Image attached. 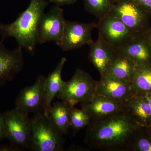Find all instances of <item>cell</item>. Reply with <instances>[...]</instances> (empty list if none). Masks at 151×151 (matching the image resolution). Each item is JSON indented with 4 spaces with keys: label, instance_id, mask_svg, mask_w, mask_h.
I'll list each match as a JSON object with an SVG mask.
<instances>
[{
    "label": "cell",
    "instance_id": "5bb4252c",
    "mask_svg": "<svg viewBox=\"0 0 151 151\" xmlns=\"http://www.w3.org/2000/svg\"><path fill=\"white\" fill-rule=\"evenodd\" d=\"M116 50L131 58L139 67L151 66V47L144 35L133 37Z\"/></svg>",
    "mask_w": 151,
    "mask_h": 151
},
{
    "label": "cell",
    "instance_id": "f546056e",
    "mask_svg": "<svg viewBox=\"0 0 151 151\" xmlns=\"http://www.w3.org/2000/svg\"><path fill=\"white\" fill-rule=\"evenodd\" d=\"M119 1V0H114V1H115V2H116L117 1Z\"/></svg>",
    "mask_w": 151,
    "mask_h": 151
},
{
    "label": "cell",
    "instance_id": "4fadbf2b",
    "mask_svg": "<svg viewBox=\"0 0 151 151\" xmlns=\"http://www.w3.org/2000/svg\"><path fill=\"white\" fill-rule=\"evenodd\" d=\"M89 46V61L99 71L101 77H106L116 49L106 42L99 34L97 40Z\"/></svg>",
    "mask_w": 151,
    "mask_h": 151
},
{
    "label": "cell",
    "instance_id": "7c38bea8",
    "mask_svg": "<svg viewBox=\"0 0 151 151\" xmlns=\"http://www.w3.org/2000/svg\"><path fill=\"white\" fill-rule=\"evenodd\" d=\"M81 108L92 120L105 118L127 111L125 102H120L96 94L91 101L81 104Z\"/></svg>",
    "mask_w": 151,
    "mask_h": 151
},
{
    "label": "cell",
    "instance_id": "8fae6325",
    "mask_svg": "<svg viewBox=\"0 0 151 151\" xmlns=\"http://www.w3.org/2000/svg\"><path fill=\"white\" fill-rule=\"evenodd\" d=\"M0 41V85L13 80L21 71L24 65L23 48L18 46L14 50H9Z\"/></svg>",
    "mask_w": 151,
    "mask_h": 151
},
{
    "label": "cell",
    "instance_id": "9a60e30c",
    "mask_svg": "<svg viewBox=\"0 0 151 151\" xmlns=\"http://www.w3.org/2000/svg\"><path fill=\"white\" fill-rule=\"evenodd\" d=\"M96 94L122 102H127L134 95L129 83L108 76L97 81Z\"/></svg>",
    "mask_w": 151,
    "mask_h": 151
},
{
    "label": "cell",
    "instance_id": "6da1fadb",
    "mask_svg": "<svg viewBox=\"0 0 151 151\" xmlns=\"http://www.w3.org/2000/svg\"><path fill=\"white\" fill-rule=\"evenodd\" d=\"M139 127L127 111L92 120L87 127L84 142L90 149L125 151Z\"/></svg>",
    "mask_w": 151,
    "mask_h": 151
},
{
    "label": "cell",
    "instance_id": "3957f363",
    "mask_svg": "<svg viewBox=\"0 0 151 151\" xmlns=\"http://www.w3.org/2000/svg\"><path fill=\"white\" fill-rule=\"evenodd\" d=\"M49 115L44 112L34 114L31 118V142L29 150L61 151L64 140Z\"/></svg>",
    "mask_w": 151,
    "mask_h": 151
},
{
    "label": "cell",
    "instance_id": "2e32d148",
    "mask_svg": "<svg viewBox=\"0 0 151 151\" xmlns=\"http://www.w3.org/2000/svg\"><path fill=\"white\" fill-rule=\"evenodd\" d=\"M138 68L131 58L116 50L106 76L131 84Z\"/></svg>",
    "mask_w": 151,
    "mask_h": 151
},
{
    "label": "cell",
    "instance_id": "d6986e66",
    "mask_svg": "<svg viewBox=\"0 0 151 151\" xmlns=\"http://www.w3.org/2000/svg\"><path fill=\"white\" fill-rule=\"evenodd\" d=\"M70 106L62 101L54 103L50 107L49 115L63 135H65L70 129Z\"/></svg>",
    "mask_w": 151,
    "mask_h": 151
},
{
    "label": "cell",
    "instance_id": "8992f818",
    "mask_svg": "<svg viewBox=\"0 0 151 151\" xmlns=\"http://www.w3.org/2000/svg\"><path fill=\"white\" fill-rule=\"evenodd\" d=\"M5 138L11 144L29 150L31 142V119L16 108L3 113Z\"/></svg>",
    "mask_w": 151,
    "mask_h": 151
},
{
    "label": "cell",
    "instance_id": "9c48e42d",
    "mask_svg": "<svg viewBox=\"0 0 151 151\" xmlns=\"http://www.w3.org/2000/svg\"><path fill=\"white\" fill-rule=\"evenodd\" d=\"M96 24L99 34L115 49L123 46L133 38L124 24L111 13L99 19Z\"/></svg>",
    "mask_w": 151,
    "mask_h": 151
},
{
    "label": "cell",
    "instance_id": "7a4b0ae2",
    "mask_svg": "<svg viewBox=\"0 0 151 151\" xmlns=\"http://www.w3.org/2000/svg\"><path fill=\"white\" fill-rule=\"evenodd\" d=\"M48 5L47 0H30L26 9L14 21L8 24L0 22L1 40L9 37L14 38L18 46L34 55L41 18Z\"/></svg>",
    "mask_w": 151,
    "mask_h": 151
},
{
    "label": "cell",
    "instance_id": "d4e9b609",
    "mask_svg": "<svg viewBox=\"0 0 151 151\" xmlns=\"http://www.w3.org/2000/svg\"><path fill=\"white\" fill-rule=\"evenodd\" d=\"M24 149L11 144L9 145H0V151H22Z\"/></svg>",
    "mask_w": 151,
    "mask_h": 151
},
{
    "label": "cell",
    "instance_id": "44dd1931",
    "mask_svg": "<svg viewBox=\"0 0 151 151\" xmlns=\"http://www.w3.org/2000/svg\"><path fill=\"white\" fill-rule=\"evenodd\" d=\"M130 86L134 94L151 93V66L138 68Z\"/></svg>",
    "mask_w": 151,
    "mask_h": 151
},
{
    "label": "cell",
    "instance_id": "484cf974",
    "mask_svg": "<svg viewBox=\"0 0 151 151\" xmlns=\"http://www.w3.org/2000/svg\"><path fill=\"white\" fill-rule=\"evenodd\" d=\"M77 0H49L50 2L54 3L57 6H60L65 5L72 4L76 2Z\"/></svg>",
    "mask_w": 151,
    "mask_h": 151
},
{
    "label": "cell",
    "instance_id": "ac0fdd59",
    "mask_svg": "<svg viewBox=\"0 0 151 151\" xmlns=\"http://www.w3.org/2000/svg\"><path fill=\"white\" fill-rule=\"evenodd\" d=\"M125 103L127 112L138 125L151 128V109L142 95L134 94Z\"/></svg>",
    "mask_w": 151,
    "mask_h": 151
},
{
    "label": "cell",
    "instance_id": "603a6c76",
    "mask_svg": "<svg viewBox=\"0 0 151 151\" xmlns=\"http://www.w3.org/2000/svg\"><path fill=\"white\" fill-rule=\"evenodd\" d=\"M114 0H84V8L98 19L111 13Z\"/></svg>",
    "mask_w": 151,
    "mask_h": 151
},
{
    "label": "cell",
    "instance_id": "e0dca14e",
    "mask_svg": "<svg viewBox=\"0 0 151 151\" xmlns=\"http://www.w3.org/2000/svg\"><path fill=\"white\" fill-rule=\"evenodd\" d=\"M66 61L65 58H62L54 70L49 74L47 78H45L43 112L47 115H49V111L51 106L52 100L62 89L64 81L61 78V73Z\"/></svg>",
    "mask_w": 151,
    "mask_h": 151
},
{
    "label": "cell",
    "instance_id": "52a82bcc",
    "mask_svg": "<svg viewBox=\"0 0 151 151\" xmlns=\"http://www.w3.org/2000/svg\"><path fill=\"white\" fill-rule=\"evenodd\" d=\"M65 20L63 11L56 5L41 18L38 32V44L53 42L58 45L64 32Z\"/></svg>",
    "mask_w": 151,
    "mask_h": 151
},
{
    "label": "cell",
    "instance_id": "ffe728a7",
    "mask_svg": "<svg viewBox=\"0 0 151 151\" xmlns=\"http://www.w3.org/2000/svg\"><path fill=\"white\" fill-rule=\"evenodd\" d=\"M125 151H151V128L138 127L133 133Z\"/></svg>",
    "mask_w": 151,
    "mask_h": 151
},
{
    "label": "cell",
    "instance_id": "4316f807",
    "mask_svg": "<svg viewBox=\"0 0 151 151\" xmlns=\"http://www.w3.org/2000/svg\"><path fill=\"white\" fill-rule=\"evenodd\" d=\"M5 138L4 121L3 113H0V142Z\"/></svg>",
    "mask_w": 151,
    "mask_h": 151
},
{
    "label": "cell",
    "instance_id": "7402d4cb",
    "mask_svg": "<svg viewBox=\"0 0 151 151\" xmlns=\"http://www.w3.org/2000/svg\"><path fill=\"white\" fill-rule=\"evenodd\" d=\"M70 129L73 132V137L81 129L87 127L91 122V117L86 111L70 106Z\"/></svg>",
    "mask_w": 151,
    "mask_h": 151
},
{
    "label": "cell",
    "instance_id": "cb8c5ba5",
    "mask_svg": "<svg viewBox=\"0 0 151 151\" xmlns=\"http://www.w3.org/2000/svg\"><path fill=\"white\" fill-rule=\"evenodd\" d=\"M139 7L151 14V0H133Z\"/></svg>",
    "mask_w": 151,
    "mask_h": 151
},
{
    "label": "cell",
    "instance_id": "f1b7e54d",
    "mask_svg": "<svg viewBox=\"0 0 151 151\" xmlns=\"http://www.w3.org/2000/svg\"><path fill=\"white\" fill-rule=\"evenodd\" d=\"M147 100L151 109V93L142 94Z\"/></svg>",
    "mask_w": 151,
    "mask_h": 151
},
{
    "label": "cell",
    "instance_id": "5b68a950",
    "mask_svg": "<svg viewBox=\"0 0 151 151\" xmlns=\"http://www.w3.org/2000/svg\"><path fill=\"white\" fill-rule=\"evenodd\" d=\"M111 14L124 24L133 37L144 35L150 27L151 14L141 8L133 0H119L116 2Z\"/></svg>",
    "mask_w": 151,
    "mask_h": 151
},
{
    "label": "cell",
    "instance_id": "ba28073f",
    "mask_svg": "<svg viewBox=\"0 0 151 151\" xmlns=\"http://www.w3.org/2000/svg\"><path fill=\"white\" fill-rule=\"evenodd\" d=\"M94 22L89 23L65 20L64 32L58 46L65 51L81 48L93 43L92 32L96 28Z\"/></svg>",
    "mask_w": 151,
    "mask_h": 151
},
{
    "label": "cell",
    "instance_id": "277c9868",
    "mask_svg": "<svg viewBox=\"0 0 151 151\" xmlns=\"http://www.w3.org/2000/svg\"><path fill=\"white\" fill-rule=\"evenodd\" d=\"M97 81L82 69H76L72 78L64 81L62 89L56 97L70 106L88 103L96 94Z\"/></svg>",
    "mask_w": 151,
    "mask_h": 151
},
{
    "label": "cell",
    "instance_id": "83f0119b",
    "mask_svg": "<svg viewBox=\"0 0 151 151\" xmlns=\"http://www.w3.org/2000/svg\"><path fill=\"white\" fill-rule=\"evenodd\" d=\"M144 36L145 37L151 47V27H150L146 32L145 34L144 35Z\"/></svg>",
    "mask_w": 151,
    "mask_h": 151
},
{
    "label": "cell",
    "instance_id": "30bf717a",
    "mask_svg": "<svg viewBox=\"0 0 151 151\" xmlns=\"http://www.w3.org/2000/svg\"><path fill=\"white\" fill-rule=\"evenodd\" d=\"M45 78L40 75L32 86L22 89L16 100V108L25 114L43 112L45 103Z\"/></svg>",
    "mask_w": 151,
    "mask_h": 151
}]
</instances>
